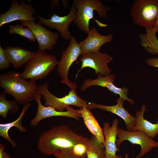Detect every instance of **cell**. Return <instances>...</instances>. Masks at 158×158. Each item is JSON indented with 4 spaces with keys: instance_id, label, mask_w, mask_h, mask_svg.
Returning a JSON list of instances; mask_svg holds the SVG:
<instances>
[{
    "instance_id": "21",
    "label": "cell",
    "mask_w": 158,
    "mask_h": 158,
    "mask_svg": "<svg viewBox=\"0 0 158 158\" xmlns=\"http://www.w3.org/2000/svg\"><path fill=\"white\" fill-rule=\"evenodd\" d=\"M31 106L30 102L25 104L19 116L17 119L13 122L5 123H0V136L8 140L13 147H16L17 144L9 137L8 131L12 128L15 127L21 132L25 133L26 132V128L22 126V121L26 111Z\"/></svg>"
},
{
    "instance_id": "4",
    "label": "cell",
    "mask_w": 158,
    "mask_h": 158,
    "mask_svg": "<svg viewBox=\"0 0 158 158\" xmlns=\"http://www.w3.org/2000/svg\"><path fill=\"white\" fill-rule=\"evenodd\" d=\"M73 4L77 10L76 17L73 22L80 31L88 34L91 19L95 20L99 27H104L94 18V12L97 11L100 18H106L107 11L111 8L110 7L104 5L99 0H74Z\"/></svg>"
},
{
    "instance_id": "5",
    "label": "cell",
    "mask_w": 158,
    "mask_h": 158,
    "mask_svg": "<svg viewBox=\"0 0 158 158\" xmlns=\"http://www.w3.org/2000/svg\"><path fill=\"white\" fill-rule=\"evenodd\" d=\"M49 88V84L47 82L39 84L37 86V92L43 96L45 106L51 107L60 112L64 111L65 109L70 105L87 109V102L78 96L76 92L77 87L71 89L68 94L62 97H57L53 95Z\"/></svg>"
},
{
    "instance_id": "28",
    "label": "cell",
    "mask_w": 158,
    "mask_h": 158,
    "mask_svg": "<svg viewBox=\"0 0 158 158\" xmlns=\"http://www.w3.org/2000/svg\"><path fill=\"white\" fill-rule=\"evenodd\" d=\"M146 62L150 66L158 68V58H150L146 60Z\"/></svg>"
},
{
    "instance_id": "25",
    "label": "cell",
    "mask_w": 158,
    "mask_h": 158,
    "mask_svg": "<svg viewBox=\"0 0 158 158\" xmlns=\"http://www.w3.org/2000/svg\"><path fill=\"white\" fill-rule=\"evenodd\" d=\"M19 24L10 25L9 26L10 33L11 34L18 35L27 38L30 41H35L36 39L33 32L29 28Z\"/></svg>"
},
{
    "instance_id": "11",
    "label": "cell",
    "mask_w": 158,
    "mask_h": 158,
    "mask_svg": "<svg viewBox=\"0 0 158 158\" xmlns=\"http://www.w3.org/2000/svg\"><path fill=\"white\" fill-rule=\"evenodd\" d=\"M35 11L33 6L21 0L20 4L16 0H12L10 8L6 12L0 15V28L5 24L12 22L20 21H35L36 18L32 14Z\"/></svg>"
},
{
    "instance_id": "34",
    "label": "cell",
    "mask_w": 158,
    "mask_h": 158,
    "mask_svg": "<svg viewBox=\"0 0 158 158\" xmlns=\"http://www.w3.org/2000/svg\"><path fill=\"white\" fill-rule=\"evenodd\" d=\"M124 158H129L128 154L126 153L125 154Z\"/></svg>"
},
{
    "instance_id": "8",
    "label": "cell",
    "mask_w": 158,
    "mask_h": 158,
    "mask_svg": "<svg viewBox=\"0 0 158 158\" xmlns=\"http://www.w3.org/2000/svg\"><path fill=\"white\" fill-rule=\"evenodd\" d=\"M117 137L116 143L117 147L125 140L140 146L141 151L136 156V158H141L150 152L153 148L158 147V142L154 140L140 131H130L118 128Z\"/></svg>"
},
{
    "instance_id": "12",
    "label": "cell",
    "mask_w": 158,
    "mask_h": 158,
    "mask_svg": "<svg viewBox=\"0 0 158 158\" xmlns=\"http://www.w3.org/2000/svg\"><path fill=\"white\" fill-rule=\"evenodd\" d=\"M21 25L30 29L35 36L38 43V49H52L57 42L59 35L44 27L39 23L32 21H20Z\"/></svg>"
},
{
    "instance_id": "32",
    "label": "cell",
    "mask_w": 158,
    "mask_h": 158,
    "mask_svg": "<svg viewBox=\"0 0 158 158\" xmlns=\"http://www.w3.org/2000/svg\"><path fill=\"white\" fill-rule=\"evenodd\" d=\"M4 158H13L11 157L7 153L4 152Z\"/></svg>"
},
{
    "instance_id": "17",
    "label": "cell",
    "mask_w": 158,
    "mask_h": 158,
    "mask_svg": "<svg viewBox=\"0 0 158 158\" xmlns=\"http://www.w3.org/2000/svg\"><path fill=\"white\" fill-rule=\"evenodd\" d=\"M119 122L117 119L113 120L112 125L105 122L103 124V131L104 138V158H122V156H117L116 152L119 150L116 145V137L118 125Z\"/></svg>"
},
{
    "instance_id": "16",
    "label": "cell",
    "mask_w": 158,
    "mask_h": 158,
    "mask_svg": "<svg viewBox=\"0 0 158 158\" xmlns=\"http://www.w3.org/2000/svg\"><path fill=\"white\" fill-rule=\"evenodd\" d=\"M87 34V37L79 43L81 55L99 51L103 44L111 42L113 39L112 34H100L95 27L91 28Z\"/></svg>"
},
{
    "instance_id": "30",
    "label": "cell",
    "mask_w": 158,
    "mask_h": 158,
    "mask_svg": "<svg viewBox=\"0 0 158 158\" xmlns=\"http://www.w3.org/2000/svg\"><path fill=\"white\" fill-rule=\"evenodd\" d=\"M59 0H51V9L53 8L54 7L58 6L59 4Z\"/></svg>"
},
{
    "instance_id": "26",
    "label": "cell",
    "mask_w": 158,
    "mask_h": 158,
    "mask_svg": "<svg viewBox=\"0 0 158 158\" xmlns=\"http://www.w3.org/2000/svg\"><path fill=\"white\" fill-rule=\"evenodd\" d=\"M89 142L88 139L75 144L72 151L71 158H85Z\"/></svg>"
},
{
    "instance_id": "22",
    "label": "cell",
    "mask_w": 158,
    "mask_h": 158,
    "mask_svg": "<svg viewBox=\"0 0 158 158\" xmlns=\"http://www.w3.org/2000/svg\"><path fill=\"white\" fill-rule=\"evenodd\" d=\"M146 32L139 35L140 45L148 53L153 55L158 54V40L153 27L146 28Z\"/></svg>"
},
{
    "instance_id": "1",
    "label": "cell",
    "mask_w": 158,
    "mask_h": 158,
    "mask_svg": "<svg viewBox=\"0 0 158 158\" xmlns=\"http://www.w3.org/2000/svg\"><path fill=\"white\" fill-rule=\"evenodd\" d=\"M88 139L63 125L54 126L42 133L39 138L37 148L45 155H61L71 158L74 145Z\"/></svg>"
},
{
    "instance_id": "18",
    "label": "cell",
    "mask_w": 158,
    "mask_h": 158,
    "mask_svg": "<svg viewBox=\"0 0 158 158\" xmlns=\"http://www.w3.org/2000/svg\"><path fill=\"white\" fill-rule=\"evenodd\" d=\"M4 49L10 63L16 69L26 64L35 55V52L19 47L8 46Z\"/></svg>"
},
{
    "instance_id": "13",
    "label": "cell",
    "mask_w": 158,
    "mask_h": 158,
    "mask_svg": "<svg viewBox=\"0 0 158 158\" xmlns=\"http://www.w3.org/2000/svg\"><path fill=\"white\" fill-rule=\"evenodd\" d=\"M42 95L38 92L36 93L34 100L37 105V111L35 117L30 122V126L32 127L36 126L44 118L53 116H63L79 120L81 117L77 109H74L69 106L66 109V111H59L54 108L51 107H45L43 105L41 101Z\"/></svg>"
},
{
    "instance_id": "31",
    "label": "cell",
    "mask_w": 158,
    "mask_h": 158,
    "mask_svg": "<svg viewBox=\"0 0 158 158\" xmlns=\"http://www.w3.org/2000/svg\"><path fill=\"white\" fill-rule=\"evenodd\" d=\"M154 29L156 32H158V15L157 16V22L155 25L153 27Z\"/></svg>"
},
{
    "instance_id": "19",
    "label": "cell",
    "mask_w": 158,
    "mask_h": 158,
    "mask_svg": "<svg viewBox=\"0 0 158 158\" xmlns=\"http://www.w3.org/2000/svg\"><path fill=\"white\" fill-rule=\"evenodd\" d=\"M146 106L143 104L140 111H137L136 120L132 131L138 130L145 133L147 136L153 139L158 135V118L156 123H152L144 117Z\"/></svg>"
},
{
    "instance_id": "15",
    "label": "cell",
    "mask_w": 158,
    "mask_h": 158,
    "mask_svg": "<svg viewBox=\"0 0 158 158\" xmlns=\"http://www.w3.org/2000/svg\"><path fill=\"white\" fill-rule=\"evenodd\" d=\"M124 101L119 97L117 99L116 104L113 106L104 105L92 102L88 103L87 109L90 110L97 109L116 114L124 120L127 130L132 131L135 125L136 118L130 115L125 109L123 106Z\"/></svg>"
},
{
    "instance_id": "3",
    "label": "cell",
    "mask_w": 158,
    "mask_h": 158,
    "mask_svg": "<svg viewBox=\"0 0 158 158\" xmlns=\"http://www.w3.org/2000/svg\"><path fill=\"white\" fill-rule=\"evenodd\" d=\"M58 62L55 55L38 49L25 64L21 77L25 80L30 79L35 81L44 79L55 69Z\"/></svg>"
},
{
    "instance_id": "23",
    "label": "cell",
    "mask_w": 158,
    "mask_h": 158,
    "mask_svg": "<svg viewBox=\"0 0 158 158\" xmlns=\"http://www.w3.org/2000/svg\"><path fill=\"white\" fill-rule=\"evenodd\" d=\"M89 141L86 158H104V145L93 135L89 139Z\"/></svg>"
},
{
    "instance_id": "35",
    "label": "cell",
    "mask_w": 158,
    "mask_h": 158,
    "mask_svg": "<svg viewBox=\"0 0 158 158\" xmlns=\"http://www.w3.org/2000/svg\"><path fill=\"white\" fill-rule=\"evenodd\" d=\"M157 158H158V157H157Z\"/></svg>"
},
{
    "instance_id": "10",
    "label": "cell",
    "mask_w": 158,
    "mask_h": 158,
    "mask_svg": "<svg viewBox=\"0 0 158 158\" xmlns=\"http://www.w3.org/2000/svg\"><path fill=\"white\" fill-rule=\"evenodd\" d=\"M113 60L112 57L99 51L81 55L78 63L81 62V66L76 75V78L79 72L87 67L93 69L96 75L100 73L104 76L108 75L112 71L108 67V64Z\"/></svg>"
},
{
    "instance_id": "6",
    "label": "cell",
    "mask_w": 158,
    "mask_h": 158,
    "mask_svg": "<svg viewBox=\"0 0 158 158\" xmlns=\"http://www.w3.org/2000/svg\"><path fill=\"white\" fill-rule=\"evenodd\" d=\"M130 15L134 23L142 27H153L158 15V0H136L132 4Z\"/></svg>"
},
{
    "instance_id": "33",
    "label": "cell",
    "mask_w": 158,
    "mask_h": 158,
    "mask_svg": "<svg viewBox=\"0 0 158 158\" xmlns=\"http://www.w3.org/2000/svg\"><path fill=\"white\" fill-rule=\"evenodd\" d=\"M57 158H67L61 155H58L56 157Z\"/></svg>"
},
{
    "instance_id": "27",
    "label": "cell",
    "mask_w": 158,
    "mask_h": 158,
    "mask_svg": "<svg viewBox=\"0 0 158 158\" xmlns=\"http://www.w3.org/2000/svg\"><path fill=\"white\" fill-rule=\"evenodd\" d=\"M6 55L4 49L0 45V70H3L8 68L11 65Z\"/></svg>"
},
{
    "instance_id": "7",
    "label": "cell",
    "mask_w": 158,
    "mask_h": 158,
    "mask_svg": "<svg viewBox=\"0 0 158 158\" xmlns=\"http://www.w3.org/2000/svg\"><path fill=\"white\" fill-rule=\"evenodd\" d=\"M81 55L79 43L77 42L75 36H72L68 46L62 53L57 68V72L61 79L60 83L65 84L71 89L77 87V85L75 82H72L69 80V70L71 66Z\"/></svg>"
},
{
    "instance_id": "29",
    "label": "cell",
    "mask_w": 158,
    "mask_h": 158,
    "mask_svg": "<svg viewBox=\"0 0 158 158\" xmlns=\"http://www.w3.org/2000/svg\"><path fill=\"white\" fill-rule=\"evenodd\" d=\"M5 146L1 144H0V158H4V150L5 149Z\"/></svg>"
},
{
    "instance_id": "9",
    "label": "cell",
    "mask_w": 158,
    "mask_h": 158,
    "mask_svg": "<svg viewBox=\"0 0 158 158\" xmlns=\"http://www.w3.org/2000/svg\"><path fill=\"white\" fill-rule=\"evenodd\" d=\"M76 8L73 4L69 13L66 16H61L53 13L52 15L50 16L49 19L45 18L39 14L37 15L36 18L38 19V23L49 28L57 30L63 39L68 40L72 37L69 26L76 18Z\"/></svg>"
},
{
    "instance_id": "20",
    "label": "cell",
    "mask_w": 158,
    "mask_h": 158,
    "mask_svg": "<svg viewBox=\"0 0 158 158\" xmlns=\"http://www.w3.org/2000/svg\"><path fill=\"white\" fill-rule=\"evenodd\" d=\"M77 110L90 132L99 142L104 145L105 140L103 129L100 127L90 110L87 108H81Z\"/></svg>"
},
{
    "instance_id": "14",
    "label": "cell",
    "mask_w": 158,
    "mask_h": 158,
    "mask_svg": "<svg viewBox=\"0 0 158 158\" xmlns=\"http://www.w3.org/2000/svg\"><path fill=\"white\" fill-rule=\"evenodd\" d=\"M115 78V75L114 73H110L106 76H102L99 73L98 77L95 79H87L84 80L80 87V90L84 91L92 86L105 87L116 95H118L125 101L129 102L130 104L133 105L134 104V101L127 97L128 89L126 87H118L114 85V82Z\"/></svg>"
},
{
    "instance_id": "24",
    "label": "cell",
    "mask_w": 158,
    "mask_h": 158,
    "mask_svg": "<svg viewBox=\"0 0 158 158\" xmlns=\"http://www.w3.org/2000/svg\"><path fill=\"white\" fill-rule=\"evenodd\" d=\"M6 94L4 90L0 93V115L4 118H6L9 111L14 113L19 109L18 103L16 101L6 99Z\"/></svg>"
},
{
    "instance_id": "2",
    "label": "cell",
    "mask_w": 158,
    "mask_h": 158,
    "mask_svg": "<svg viewBox=\"0 0 158 158\" xmlns=\"http://www.w3.org/2000/svg\"><path fill=\"white\" fill-rule=\"evenodd\" d=\"M0 86L6 93L11 95L18 104L24 105L34 100L38 85L35 81L22 78L20 73L10 71L0 74Z\"/></svg>"
}]
</instances>
